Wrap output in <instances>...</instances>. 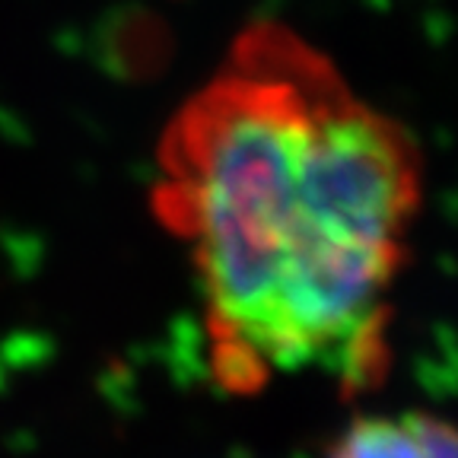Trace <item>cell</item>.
<instances>
[{
    "label": "cell",
    "mask_w": 458,
    "mask_h": 458,
    "mask_svg": "<svg viewBox=\"0 0 458 458\" xmlns=\"http://www.w3.org/2000/svg\"><path fill=\"white\" fill-rule=\"evenodd\" d=\"M328 458H458V427L423 411L357 417Z\"/></svg>",
    "instance_id": "obj_2"
},
{
    "label": "cell",
    "mask_w": 458,
    "mask_h": 458,
    "mask_svg": "<svg viewBox=\"0 0 458 458\" xmlns=\"http://www.w3.org/2000/svg\"><path fill=\"white\" fill-rule=\"evenodd\" d=\"M420 208L414 134L280 20L239 29L157 143L153 214L185 245L210 363L236 392L376 386Z\"/></svg>",
    "instance_id": "obj_1"
}]
</instances>
